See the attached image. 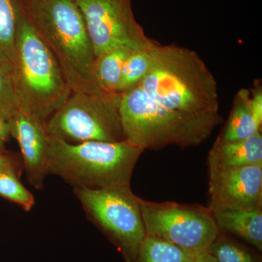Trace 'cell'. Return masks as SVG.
Here are the masks:
<instances>
[{
  "label": "cell",
  "instance_id": "obj_6",
  "mask_svg": "<svg viewBox=\"0 0 262 262\" xmlns=\"http://www.w3.org/2000/svg\"><path fill=\"white\" fill-rule=\"evenodd\" d=\"M88 218L116 246L126 262H136L146 231L139 196L128 185L91 189L74 188Z\"/></svg>",
  "mask_w": 262,
  "mask_h": 262
},
{
  "label": "cell",
  "instance_id": "obj_10",
  "mask_svg": "<svg viewBox=\"0 0 262 262\" xmlns=\"http://www.w3.org/2000/svg\"><path fill=\"white\" fill-rule=\"evenodd\" d=\"M10 136L18 141L28 182L37 189L48 175L49 134L45 121L19 111L9 120Z\"/></svg>",
  "mask_w": 262,
  "mask_h": 262
},
{
  "label": "cell",
  "instance_id": "obj_22",
  "mask_svg": "<svg viewBox=\"0 0 262 262\" xmlns=\"http://www.w3.org/2000/svg\"><path fill=\"white\" fill-rule=\"evenodd\" d=\"M0 169H8L21 175L24 170L21 156L10 151H0Z\"/></svg>",
  "mask_w": 262,
  "mask_h": 262
},
{
  "label": "cell",
  "instance_id": "obj_13",
  "mask_svg": "<svg viewBox=\"0 0 262 262\" xmlns=\"http://www.w3.org/2000/svg\"><path fill=\"white\" fill-rule=\"evenodd\" d=\"M250 98L251 92L248 89L237 91L227 124L218 136L221 140L228 142L244 141L261 130L253 118Z\"/></svg>",
  "mask_w": 262,
  "mask_h": 262
},
{
  "label": "cell",
  "instance_id": "obj_4",
  "mask_svg": "<svg viewBox=\"0 0 262 262\" xmlns=\"http://www.w3.org/2000/svg\"><path fill=\"white\" fill-rule=\"evenodd\" d=\"M11 76L19 110L42 121L72 94L56 58L22 12Z\"/></svg>",
  "mask_w": 262,
  "mask_h": 262
},
{
  "label": "cell",
  "instance_id": "obj_11",
  "mask_svg": "<svg viewBox=\"0 0 262 262\" xmlns=\"http://www.w3.org/2000/svg\"><path fill=\"white\" fill-rule=\"evenodd\" d=\"M207 162L209 175L226 169L262 166L261 131L244 141L233 142L217 138L208 153Z\"/></svg>",
  "mask_w": 262,
  "mask_h": 262
},
{
  "label": "cell",
  "instance_id": "obj_23",
  "mask_svg": "<svg viewBox=\"0 0 262 262\" xmlns=\"http://www.w3.org/2000/svg\"><path fill=\"white\" fill-rule=\"evenodd\" d=\"M10 136L9 122L0 117V151H6L5 143L8 141Z\"/></svg>",
  "mask_w": 262,
  "mask_h": 262
},
{
  "label": "cell",
  "instance_id": "obj_24",
  "mask_svg": "<svg viewBox=\"0 0 262 262\" xmlns=\"http://www.w3.org/2000/svg\"><path fill=\"white\" fill-rule=\"evenodd\" d=\"M193 262H215V261L214 258L208 251H206L198 255Z\"/></svg>",
  "mask_w": 262,
  "mask_h": 262
},
{
  "label": "cell",
  "instance_id": "obj_3",
  "mask_svg": "<svg viewBox=\"0 0 262 262\" xmlns=\"http://www.w3.org/2000/svg\"><path fill=\"white\" fill-rule=\"evenodd\" d=\"M144 151L125 139L71 144L49 136L48 175L58 176L74 188L102 189L128 185Z\"/></svg>",
  "mask_w": 262,
  "mask_h": 262
},
{
  "label": "cell",
  "instance_id": "obj_18",
  "mask_svg": "<svg viewBox=\"0 0 262 262\" xmlns=\"http://www.w3.org/2000/svg\"><path fill=\"white\" fill-rule=\"evenodd\" d=\"M152 47L131 53L122 68L117 94H122L126 92L145 77L151 66V49Z\"/></svg>",
  "mask_w": 262,
  "mask_h": 262
},
{
  "label": "cell",
  "instance_id": "obj_17",
  "mask_svg": "<svg viewBox=\"0 0 262 262\" xmlns=\"http://www.w3.org/2000/svg\"><path fill=\"white\" fill-rule=\"evenodd\" d=\"M207 251L215 262H261L256 253L221 230Z\"/></svg>",
  "mask_w": 262,
  "mask_h": 262
},
{
  "label": "cell",
  "instance_id": "obj_14",
  "mask_svg": "<svg viewBox=\"0 0 262 262\" xmlns=\"http://www.w3.org/2000/svg\"><path fill=\"white\" fill-rule=\"evenodd\" d=\"M134 50L120 46L103 53L95 59L93 75L101 91L117 94L123 66Z\"/></svg>",
  "mask_w": 262,
  "mask_h": 262
},
{
  "label": "cell",
  "instance_id": "obj_1",
  "mask_svg": "<svg viewBox=\"0 0 262 262\" xmlns=\"http://www.w3.org/2000/svg\"><path fill=\"white\" fill-rule=\"evenodd\" d=\"M145 77L121 94L125 140L143 149L201 145L222 122L216 80L196 52L155 43Z\"/></svg>",
  "mask_w": 262,
  "mask_h": 262
},
{
  "label": "cell",
  "instance_id": "obj_21",
  "mask_svg": "<svg viewBox=\"0 0 262 262\" xmlns=\"http://www.w3.org/2000/svg\"><path fill=\"white\" fill-rule=\"evenodd\" d=\"M250 104H251L253 118L257 124L258 128L261 130L262 87L261 83L258 81L255 82L254 88L251 89Z\"/></svg>",
  "mask_w": 262,
  "mask_h": 262
},
{
  "label": "cell",
  "instance_id": "obj_2",
  "mask_svg": "<svg viewBox=\"0 0 262 262\" xmlns=\"http://www.w3.org/2000/svg\"><path fill=\"white\" fill-rule=\"evenodd\" d=\"M22 13L50 50L72 92H104L95 82L96 57L75 0H18Z\"/></svg>",
  "mask_w": 262,
  "mask_h": 262
},
{
  "label": "cell",
  "instance_id": "obj_12",
  "mask_svg": "<svg viewBox=\"0 0 262 262\" xmlns=\"http://www.w3.org/2000/svg\"><path fill=\"white\" fill-rule=\"evenodd\" d=\"M222 232L234 234L262 251V210L212 212Z\"/></svg>",
  "mask_w": 262,
  "mask_h": 262
},
{
  "label": "cell",
  "instance_id": "obj_7",
  "mask_svg": "<svg viewBox=\"0 0 262 262\" xmlns=\"http://www.w3.org/2000/svg\"><path fill=\"white\" fill-rule=\"evenodd\" d=\"M146 234L194 254L208 251L220 229L208 207L174 202H151L139 198Z\"/></svg>",
  "mask_w": 262,
  "mask_h": 262
},
{
  "label": "cell",
  "instance_id": "obj_9",
  "mask_svg": "<svg viewBox=\"0 0 262 262\" xmlns=\"http://www.w3.org/2000/svg\"><path fill=\"white\" fill-rule=\"evenodd\" d=\"M212 212L261 211L262 166L226 169L209 175Z\"/></svg>",
  "mask_w": 262,
  "mask_h": 262
},
{
  "label": "cell",
  "instance_id": "obj_16",
  "mask_svg": "<svg viewBox=\"0 0 262 262\" xmlns=\"http://www.w3.org/2000/svg\"><path fill=\"white\" fill-rule=\"evenodd\" d=\"M196 256L175 245L146 234L136 262H193Z\"/></svg>",
  "mask_w": 262,
  "mask_h": 262
},
{
  "label": "cell",
  "instance_id": "obj_8",
  "mask_svg": "<svg viewBox=\"0 0 262 262\" xmlns=\"http://www.w3.org/2000/svg\"><path fill=\"white\" fill-rule=\"evenodd\" d=\"M84 18L96 58L114 48L149 49L150 39L134 16L131 0H75Z\"/></svg>",
  "mask_w": 262,
  "mask_h": 262
},
{
  "label": "cell",
  "instance_id": "obj_15",
  "mask_svg": "<svg viewBox=\"0 0 262 262\" xmlns=\"http://www.w3.org/2000/svg\"><path fill=\"white\" fill-rule=\"evenodd\" d=\"M20 15L18 0H0V59L11 66L15 61Z\"/></svg>",
  "mask_w": 262,
  "mask_h": 262
},
{
  "label": "cell",
  "instance_id": "obj_5",
  "mask_svg": "<svg viewBox=\"0 0 262 262\" xmlns=\"http://www.w3.org/2000/svg\"><path fill=\"white\" fill-rule=\"evenodd\" d=\"M121 94L72 92L46 123L51 137L79 144L125 140L120 115Z\"/></svg>",
  "mask_w": 262,
  "mask_h": 262
},
{
  "label": "cell",
  "instance_id": "obj_19",
  "mask_svg": "<svg viewBox=\"0 0 262 262\" xmlns=\"http://www.w3.org/2000/svg\"><path fill=\"white\" fill-rule=\"evenodd\" d=\"M20 177L13 170L0 169V196L29 211L35 201L32 193L20 182Z\"/></svg>",
  "mask_w": 262,
  "mask_h": 262
},
{
  "label": "cell",
  "instance_id": "obj_20",
  "mask_svg": "<svg viewBox=\"0 0 262 262\" xmlns=\"http://www.w3.org/2000/svg\"><path fill=\"white\" fill-rule=\"evenodd\" d=\"M19 111L11 76V65L0 59V117L9 121Z\"/></svg>",
  "mask_w": 262,
  "mask_h": 262
}]
</instances>
